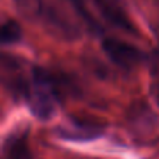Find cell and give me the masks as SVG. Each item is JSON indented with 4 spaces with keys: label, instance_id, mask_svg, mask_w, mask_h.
<instances>
[{
    "label": "cell",
    "instance_id": "obj_1",
    "mask_svg": "<svg viewBox=\"0 0 159 159\" xmlns=\"http://www.w3.org/2000/svg\"><path fill=\"white\" fill-rule=\"evenodd\" d=\"M22 95L36 117L42 120L52 117L56 107V91L43 70L34 67L30 80L25 81Z\"/></svg>",
    "mask_w": 159,
    "mask_h": 159
},
{
    "label": "cell",
    "instance_id": "obj_2",
    "mask_svg": "<svg viewBox=\"0 0 159 159\" xmlns=\"http://www.w3.org/2000/svg\"><path fill=\"white\" fill-rule=\"evenodd\" d=\"M102 48L113 63L127 70L134 69L143 59V53L140 49L117 38H105L102 42Z\"/></svg>",
    "mask_w": 159,
    "mask_h": 159
},
{
    "label": "cell",
    "instance_id": "obj_3",
    "mask_svg": "<svg viewBox=\"0 0 159 159\" xmlns=\"http://www.w3.org/2000/svg\"><path fill=\"white\" fill-rule=\"evenodd\" d=\"M96 8L101 11L105 20L112 22L115 27L126 31L129 34H135V25L129 16L121 0H92Z\"/></svg>",
    "mask_w": 159,
    "mask_h": 159
},
{
    "label": "cell",
    "instance_id": "obj_4",
    "mask_svg": "<svg viewBox=\"0 0 159 159\" xmlns=\"http://www.w3.org/2000/svg\"><path fill=\"white\" fill-rule=\"evenodd\" d=\"M4 159H32L25 134H13L4 143Z\"/></svg>",
    "mask_w": 159,
    "mask_h": 159
},
{
    "label": "cell",
    "instance_id": "obj_5",
    "mask_svg": "<svg viewBox=\"0 0 159 159\" xmlns=\"http://www.w3.org/2000/svg\"><path fill=\"white\" fill-rule=\"evenodd\" d=\"M57 133L61 138L66 140H92L101 134V130L91 124L88 126L82 123H74L69 127H60Z\"/></svg>",
    "mask_w": 159,
    "mask_h": 159
},
{
    "label": "cell",
    "instance_id": "obj_6",
    "mask_svg": "<svg viewBox=\"0 0 159 159\" xmlns=\"http://www.w3.org/2000/svg\"><path fill=\"white\" fill-rule=\"evenodd\" d=\"M22 32L21 27L17 21L14 20H8L2 25V42L3 43H16L21 39Z\"/></svg>",
    "mask_w": 159,
    "mask_h": 159
},
{
    "label": "cell",
    "instance_id": "obj_7",
    "mask_svg": "<svg viewBox=\"0 0 159 159\" xmlns=\"http://www.w3.org/2000/svg\"><path fill=\"white\" fill-rule=\"evenodd\" d=\"M69 3L71 4V7L75 10V13L81 17L82 21H84L88 27L92 28L93 31L99 30L98 22H96L95 20H93V17L91 16V13H89V10L87 8V4L84 3V0H69Z\"/></svg>",
    "mask_w": 159,
    "mask_h": 159
}]
</instances>
